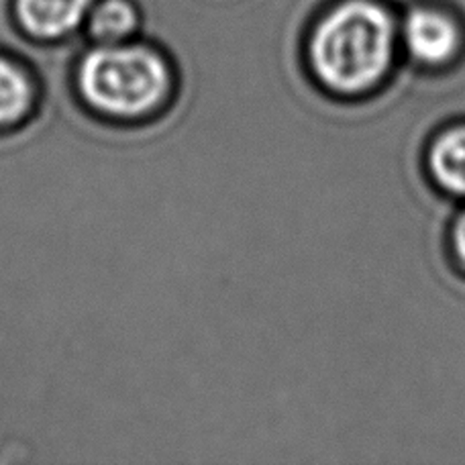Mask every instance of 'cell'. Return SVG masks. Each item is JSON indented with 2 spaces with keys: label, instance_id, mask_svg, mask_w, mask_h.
I'll use <instances>...</instances> for the list:
<instances>
[{
  "label": "cell",
  "instance_id": "6da1fadb",
  "mask_svg": "<svg viewBox=\"0 0 465 465\" xmlns=\"http://www.w3.org/2000/svg\"><path fill=\"white\" fill-rule=\"evenodd\" d=\"M394 33V19L386 6L376 0H343L312 33L314 70L339 93L368 90L392 62Z\"/></svg>",
  "mask_w": 465,
  "mask_h": 465
},
{
  "label": "cell",
  "instance_id": "7a4b0ae2",
  "mask_svg": "<svg viewBox=\"0 0 465 465\" xmlns=\"http://www.w3.org/2000/svg\"><path fill=\"white\" fill-rule=\"evenodd\" d=\"M78 88L96 111L135 119L168 98L172 72L168 62L147 45L98 44L80 62Z\"/></svg>",
  "mask_w": 465,
  "mask_h": 465
},
{
  "label": "cell",
  "instance_id": "3957f363",
  "mask_svg": "<svg viewBox=\"0 0 465 465\" xmlns=\"http://www.w3.org/2000/svg\"><path fill=\"white\" fill-rule=\"evenodd\" d=\"M404 39L417 60L441 64L458 49L460 29L447 13L433 6H419L406 15Z\"/></svg>",
  "mask_w": 465,
  "mask_h": 465
},
{
  "label": "cell",
  "instance_id": "277c9868",
  "mask_svg": "<svg viewBox=\"0 0 465 465\" xmlns=\"http://www.w3.org/2000/svg\"><path fill=\"white\" fill-rule=\"evenodd\" d=\"M93 5L94 0H16L15 11L31 37L54 41L76 31Z\"/></svg>",
  "mask_w": 465,
  "mask_h": 465
},
{
  "label": "cell",
  "instance_id": "5b68a950",
  "mask_svg": "<svg viewBox=\"0 0 465 465\" xmlns=\"http://www.w3.org/2000/svg\"><path fill=\"white\" fill-rule=\"evenodd\" d=\"M86 23L98 44H121L137 31L139 11L131 0H94Z\"/></svg>",
  "mask_w": 465,
  "mask_h": 465
},
{
  "label": "cell",
  "instance_id": "8992f818",
  "mask_svg": "<svg viewBox=\"0 0 465 465\" xmlns=\"http://www.w3.org/2000/svg\"><path fill=\"white\" fill-rule=\"evenodd\" d=\"M35 90L19 64L0 55V127L21 121L31 109Z\"/></svg>",
  "mask_w": 465,
  "mask_h": 465
},
{
  "label": "cell",
  "instance_id": "52a82bcc",
  "mask_svg": "<svg viewBox=\"0 0 465 465\" xmlns=\"http://www.w3.org/2000/svg\"><path fill=\"white\" fill-rule=\"evenodd\" d=\"M435 178L451 193L465 194V127L445 133L430 155Z\"/></svg>",
  "mask_w": 465,
  "mask_h": 465
},
{
  "label": "cell",
  "instance_id": "ba28073f",
  "mask_svg": "<svg viewBox=\"0 0 465 465\" xmlns=\"http://www.w3.org/2000/svg\"><path fill=\"white\" fill-rule=\"evenodd\" d=\"M453 241H455V249H458L460 260L465 263V214L458 221V225H455Z\"/></svg>",
  "mask_w": 465,
  "mask_h": 465
}]
</instances>
